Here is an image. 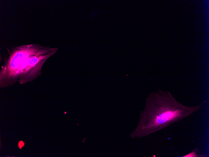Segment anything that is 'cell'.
I'll list each match as a JSON object with an SVG mask.
<instances>
[{
  "instance_id": "cell-2",
  "label": "cell",
  "mask_w": 209,
  "mask_h": 157,
  "mask_svg": "<svg viewBox=\"0 0 209 157\" xmlns=\"http://www.w3.org/2000/svg\"><path fill=\"white\" fill-rule=\"evenodd\" d=\"M24 145V143L23 141H20L18 143V146L20 149H21Z\"/></svg>"
},
{
  "instance_id": "cell-1",
  "label": "cell",
  "mask_w": 209,
  "mask_h": 157,
  "mask_svg": "<svg viewBox=\"0 0 209 157\" xmlns=\"http://www.w3.org/2000/svg\"><path fill=\"white\" fill-rule=\"evenodd\" d=\"M206 102L189 106L178 101L170 91L153 92L146 98L138 124L130 136L133 139L141 138L166 128L192 115Z\"/></svg>"
}]
</instances>
